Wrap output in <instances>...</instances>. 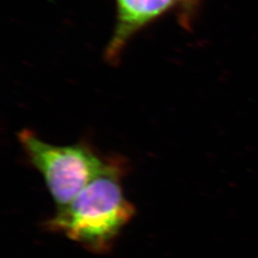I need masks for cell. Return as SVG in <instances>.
<instances>
[{
    "mask_svg": "<svg viewBox=\"0 0 258 258\" xmlns=\"http://www.w3.org/2000/svg\"><path fill=\"white\" fill-rule=\"evenodd\" d=\"M202 0H180L178 6L179 9V21L185 29L191 27V23L198 12Z\"/></svg>",
    "mask_w": 258,
    "mask_h": 258,
    "instance_id": "4",
    "label": "cell"
},
{
    "mask_svg": "<svg viewBox=\"0 0 258 258\" xmlns=\"http://www.w3.org/2000/svg\"><path fill=\"white\" fill-rule=\"evenodd\" d=\"M18 139L28 161L43 178L56 209L70 203L102 172L108 159L88 144L52 145L29 129H22Z\"/></svg>",
    "mask_w": 258,
    "mask_h": 258,
    "instance_id": "2",
    "label": "cell"
},
{
    "mask_svg": "<svg viewBox=\"0 0 258 258\" xmlns=\"http://www.w3.org/2000/svg\"><path fill=\"white\" fill-rule=\"evenodd\" d=\"M125 173L121 158H108L102 172L45 222L47 230L64 235L93 253L110 250L136 213L122 187Z\"/></svg>",
    "mask_w": 258,
    "mask_h": 258,
    "instance_id": "1",
    "label": "cell"
},
{
    "mask_svg": "<svg viewBox=\"0 0 258 258\" xmlns=\"http://www.w3.org/2000/svg\"><path fill=\"white\" fill-rule=\"evenodd\" d=\"M114 1L116 5L115 27L104 52L105 59L113 64L120 59L132 37L180 4V0Z\"/></svg>",
    "mask_w": 258,
    "mask_h": 258,
    "instance_id": "3",
    "label": "cell"
}]
</instances>
